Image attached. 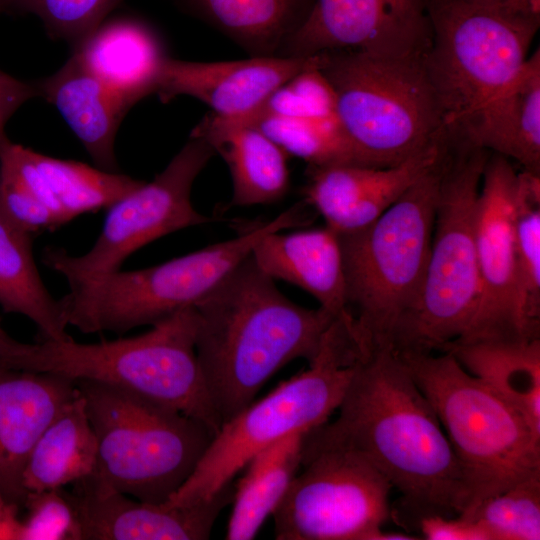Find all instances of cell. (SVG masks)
<instances>
[{
  "label": "cell",
  "instance_id": "6da1fadb",
  "mask_svg": "<svg viewBox=\"0 0 540 540\" xmlns=\"http://www.w3.org/2000/svg\"><path fill=\"white\" fill-rule=\"evenodd\" d=\"M332 423L322 438L370 460L415 518L457 516L471 505L462 466L432 405L392 346L361 351Z\"/></svg>",
  "mask_w": 540,
  "mask_h": 540
},
{
  "label": "cell",
  "instance_id": "7a4b0ae2",
  "mask_svg": "<svg viewBox=\"0 0 540 540\" xmlns=\"http://www.w3.org/2000/svg\"><path fill=\"white\" fill-rule=\"evenodd\" d=\"M196 355L221 425L297 358L310 363L335 317L288 299L251 254L196 306Z\"/></svg>",
  "mask_w": 540,
  "mask_h": 540
},
{
  "label": "cell",
  "instance_id": "3957f363",
  "mask_svg": "<svg viewBox=\"0 0 540 540\" xmlns=\"http://www.w3.org/2000/svg\"><path fill=\"white\" fill-rule=\"evenodd\" d=\"M198 316L183 309L133 337L80 343L45 339L22 342L10 368L117 387L202 423L213 434L221 421L196 355Z\"/></svg>",
  "mask_w": 540,
  "mask_h": 540
},
{
  "label": "cell",
  "instance_id": "277c9868",
  "mask_svg": "<svg viewBox=\"0 0 540 540\" xmlns=\"http://www.w3.org/2000/svg\"><path fill=\"white\" fill-rule=\"evenodd\" d=\"M442 156L376 220L337 233L347 311L363 351L392 346L417 301L430 253Z\"/></svg>",
  "mask_w": 540,
  "mask_h": 540
},
{
  "label": "cell",
  "instance_id": "5b68a950",
  "mask_svg": "<svg viewBox=\"0 0 540 540\" xmlns=\"http://www.w3.org/2000/svg\"><path fill=\"white\" fill-rule=\"evenodd\" d=\"M310 222L298 203L275 218L250 224L235 238L209 245L147 268L118 269L101 275L67 279L69 292L60 302L65 324L82 333H126L195 307L255 245L272 232Z\"/></svg>",
  "mask_w": 540,
  "mask_h": 540
},
{
  "label": "cell",
  "instance_id": "8992f818",
  "mask_svg": "<svg viewBox=\"0 0 540 540\" xmlns=\"http://www.w3.org/2000/svg\"><path fill=\"white\" fill-rule=\"evenodd\" d=\"M315 55L359 165L394 166L446 138L423 52L392 56L344 49Z\"/></svg>",
  "mask_w": 540,
  "mask_h": 540
},
{
  "label": "cell",
  "instance_id": "52a82bcc",
  "mask_svg": "<svg viewBox=\"0 0 540 540\" xmlns=\"http://www.w3.org/2000/svg\"><path fill=\"white\" fill-rule=\"evenodd\" d=\"M348 323L344 317L335 318L307 370L224 422L193 472L166 503L210 501L259 451L291 433L326 423L338 409L360 355Z\"/></svg>",
  "mask_w": 540,
  "mask_h": 540
},
{
  "label": "cell",
  "instance_id": "ba28073f",
  "mask_svg": "<svg viewBox=\"0 0 540 540\" xmlns=\"http://www.w3.org/2000/svg\"><path fill=\"white\" fill-rule=\"evenodd\" d=\"M489 154L464 141H446L429 258L417 301L393 338L398 352H439L473 317L479 297L477 207Z\"/></svg>",
  "mask_w": 540,
  "mask_h": 540
},
{
  "label": "cell",
  "instance_id": "9c48e42d",
  "mask_svg": "<svg viewBox=\"0 0 540 540\" xmlns=\"http://www.w3.org/2000/svg\"><path fill=\"white\" fill-rule=\"evenodd\" d=\"M398 353L435 410L462 466L471 493L465 512L540 475V436L516 408L449 352Z\"/></svg>",
  "mask_w": 540,
  "mask_h": 540
},
{
  "label": "cell",
  "instance_id": "30bf717a",
  "mask_svg": "<svg viewBox=\"0 0 540 540\" xmlns=\"http://www.w3.org/2000/svg\"><path fill=\"white\" fill-rule=\"evenodd\" d=\"M76 383L97 440L90 476L135 499L167 502L193 472L213 434L195 419L140 395Z\"/></svg>",
  "mask_w": 540,
  "mask_h": 540
},
{
  "label": "cell",
  "instance_id": "8fae6325",
  "mask_svg": "<svg viewBox=\"0 0 540 540\" xmlns=\"http://www.w3.org/2000/svg\"><path fill=\"white\" fill-rule=\"evenodd\" d=\"M423 62L446 135L466 141L485 109L519 73L540 19L457 0H428Z\"/></svg>",
  "mask_w": 540,
  "mask_h": 540
},
{
  "label": "cell",
  "instance_id": "7c38bea8",
  "mask_svg": "<svg viewBox=\"0 0 540 540\" xmlns=\"http://www.w3.org/2000/svg\"><path fill=\"white\" fill-rule=\"evenodd\" d=\"M392 484L361 453L306 432L301 466L272 513L278 540H415L383 531Z\"/></svg>",
  "mask_w": 540,
  "mask_h": 540
},
{
  "label": "cell",
  "instance_id": "4fadbf2b",
  "mask_svg": "<svg viewBox=\"0 0 540 540\" xmlns=\"http://www.w3.org/2000/svg\"><path fill=\"white\" fill-rule=\"evenodd\" d=\"M215 155L200 137L190 136L168 165L108 208L102 230L86 253L71 255L49 247L43 262L66 280L92 277L121 268L136 250L172 232L208 223L195 209L191 191L200 172Z\"/></svg>",
  "mask_w": 540,
  "mask_h": 540
},
{
  "label": "cell",
  "instance_id": "5bb4252c",
  "mask_svg": "<svg viewBox=\"0 0 540 540\" xmlns=\"http://www.w3.org/2000/svg\"><path fill=\"white\" fill-rule=\"evenodd\" d=\"M141 183L119 172L43 155L11 141L0 150V209L30 234L108 209Z\"/></svg>",
  "mask_w": 540,
  "mask_h": 540
},
{
  "label": "cell",
  "instance_id": "9a60e30c",
  "mask_svg": "<svg viewBox=\"0 0 540 540\" xmlns=\"http://www.w3.org/2000/svg\"><path fill=\"white\" fill-rule=\"evenodd\" d=\"M517 188L518 172L510 160L490 152L477 207L478 303L468 327L453 342L534 339L522 322L517 300Z\"/></svg>",
  "mask_w": 540,
  "mask_h": 540
},
{
  "label": "cell",
  "instance_id": "2e32d148",
  "mask_svg": "<svg viewBox=\"0 0 540 540\" xmlns=\"http://www.w3.org/2000/svg\"><path fill=\"white\" fill-rule=\"evenodd\" d=\"M430 33L428 0H316L279 56L344 49L409 55L424 52Z\"/></svg>",
  "mask_w": 540,
  "mask_h": 540
},
{
  "label": "cell",
  "instance_id": "e0dca14e",
  "mask_svg": "<svg viewBox=\"0 0 540 540\" xmlns=\"http://www.w3.org/2000/svg\"><path fill=\"white\" fill-rule=\"evenodd\" d=\"M70 491L83 540H204L230 503V484L210 501L191 505L151 503L113 490L88 476Z\"/></svg>",
  "mask_w": 540,
  "mask_h": 540
},
{
  "label": "cell",
  "instance_id": "ac0fdd59",
  "mask_svg": "<svg viewBox=\"0 0 540 540\" xmlns=\"http://www.w3.org/2000/svg\"><path fill=\"white\" fill-rule=\"evenodd\" d=\"M446 139L400 164L308 166L304 202L336 233L361 229L383 214L440 159Z\"/></svg>",
  "mask_w": 540,
  "mask_h": 540
},
{
  "label": "cell",
  "instance_id": "d6986e66",
  "mask_svg": "<svg viewBox=\"0 0 540 540\" xmlns=\"http://www.w3.org/2000/svg\"><path fill=\"white\" fill-rule=\"evenodd\" d=\"M315 62V55L221 62H194L168 56L155 94L164 103L178 96H190L208 105L217 116L235 118L256 110L273 91Z\"/></svg>",
  "mask_w": 540,
  "mask_h": 540
},
{
  "label": "cell",
  "instance_id": "ffe728a7",
  "mask_svg": "<svg viewBox=\"0 0 540 540\" xmlns=\"http://www.w3.org/2000/svg\"><path fill=\"white\" fill-rule=\"evenodd\" d=\"M76 381L0 364V496L24 506L22 475L40 435L77 394Z\"/></svg>",
  "mask_w": 540,
  "mask_h": 540
},
{
  "label": "cell",
  "instance_id": "44dd1931",
  "mask_svg": "<svg viewBox=\"0 0 540 540\" xmlns=\"http://www.w3.org/2000/svg\"><path fill=\"white\" fill-rule=\"evenodd\" d=\"M272 232L251 256L272 279L294 284L311 294L320 307L342 317L348 314L346 284L338 234L326 225L289 233Z\"/></svg>",
  "mask_w": 540,
  "mask_h": 540
},
{
  "label": "cell",
  "instance_id": "7402d4cb",
  "mask_svg": "<svg viewBox=\"0 0 540 540\" xmlns=\"http://www.w3.org/2000/svg\"><path fill=\"white\" fill-rule=\"evenodd\" d=\"M73 49L80 64L131 107L155 93L168 57L152 28L128 18L104 21Z\"/></svg>",
  "mask_w": 540,
  "mask_h": 540
},
{
  "label": "cell",
  "instance_id": "603a6c76",
  "mask_svg": "<svg viewBox=\"0 0 540 540\" xmlns=\"http://www.w3.org/2000/svg\"><path fill=\"white\" fill-rule=\"evenodd\" d=\"M190 136L207 141L227 164L233 183L231 206L269 204L287 193L289 155L257 127L209 113Z\"/></svg>",
  "mask_w": 540,
  "mask_h": 540
},
{
  "label": "cell",
  "instance_id": "cb8c5ba5",
  "mask_svg": "<svg viewBox=\"0 0 540 540\" xmlns=\"http://www.w3.org/2000/svg\"><path fill=\"white\" fill-rule=\"evenodd\" d=\"M36 83L40 97L58 109L96 167L118 172L115 138L131 106L74 55L56 73Z\"/></svg>",
  "mask_w": 540,
  "mask_h": 540
},
{
  "label": "cell",
  "instance_id": "d4e9b609",
  "mask_svg": "<svg viewBox=\"0 0 540 540\" xmlns=\"http://www.w3.org/2000/svg\"><path fill=\"white\" fill-rule=\"evenodd\" d=\"M464 142L540 173V53L535 51L485 109Z\"/></svg>",
  "mask_w": 540,
  "mask_h": 540
},
{
  "label": "cell",
  "instance_id": "484cf974",
  "mask_svg": "<svg viewBox=\"0 0 540 540\" xmlns=\"http://www.w3.org/2000/svg\"><path fill=\"white\" fill-rule=\"evenodd\" d=\"M250 57L279 56L310 16L316 0H174Z\"/></svg>",
  "mask_w": 540,
  "mask_h": 540
},
{
  "label": "cell",
  "instance_id": "4316f807",
  "mask_svg": "<svg viewBox=\"0 0 540 540\" xmlns=\"http://www.w3.org/2000/svg\"><path fill=\"white\" fill-rule=\"evenodd\" d=\"M441 351L516 408L540 436L539 338L455 341Z\"/></svg>",
  "mask_w": 540,
  "mask_h": 540
},
{
  "label": "cell",
  "instance_id": "83f0119b",
  "mask_svg": "<svg viewBox=\"0 0 540 540\" xmlns=\"http://www.w3.org/2000/svg\"><path fill=\"white\" fill-rule=\"evenodd\" d=\"M96 461L97 440L78 388L29 455L22 475L26 497L29 493L65 488L90 476Z\"/></svg>",
  "mask_w": 540,
  "mask_h": 540
},
{
  "label": "cell",
  "instance_id": "f1b7e54d",
  "mask_svg": "<svg viewBox=\"0 0 540 540\" xmlns=\"http://www.w3.org/2000/svg\"><path fill=\"white\" fill-rule=\"evenodd\" d=\"M306 432L281 438L255 454L243 468L234 487L227 540L255 538L272 515L300 469Z\"/></svg>",
  "mask_w": 540,
  "mask_h": 540
},
{
  "label": "cell",
  "instance_id": "f546056e",
  "mask_svg": "<svg viewBox=\"0 0 540 540\" xmlns=\"http://www.w3.org/2000/svg\"><path fill=\"white\" fill-rule=\"evenodd\" d=\"M0 307L20 314L39 329L42 339L65 340L59 300L46 288L32 252V234L0 209Z\"/></svg>",
  "mask_w": 540,
  "mask_h": 540
},
{
  "label": "cell",
  "instance_id": "4dcf8cb0",
  "mask_svg": "<svg viewBox=\"0 0 540 540\" xmlns=\"http://www.w3.org/2000/svg\"><path fill=\"white\" fill-rule=\"evenodd\" d=\"M515 271L519 313L531 337L540 322V173L518 172Z\"/></svg>",
  "mask_w": 540,
  "mask_h": 540
},
{
  "label": "cell",
  "instance_id": "1f68e13d",
  "mask_svg": "<svg viewBox=\"0 0 540 540\" xmlns=\"http://www.w3.org/2000/svg\"><path fill=\"white\" fill-rule=\"evenodd\" d=\"M235 118L257 127L289 156L303 159L308 166L359 165L337 117L306 119L251 112Z\"/></svg>",
  "mask_w": 540,
  "mask_h": 540
},
{
  "label": "cell",
  "instance_id": "d6a6232c",
  "mask_svg": "<svg viewBox=\"0 0 540 540\" xmlns=\"http://www.w3.org/2000/svg\"><path fill=\"white\" fill-rule=\"evenodd\" d=\"M460 515L481 526L489 540H539L540 475L487 497Z\"/></svg>",
  "mask_w": 540,
  "mask_h": 540
},
{
  "label": "cell",
  "instance_id": "836d02e7",
  "mask_svg": "<svg viewBox=\"0 0 540 540\" xmlns=\"http://www.w3.org/2000/svg\"><path fill=\"white\" fill-rule=\"evenodd\" d=\"M123 0H12L14 12L32 13L48 35L79 45Z\"/></svg>",
  "mask_w": 540,
  "mask_h": 540
},
{
  "label": "cell",
  "instance_id": "e575fe53",
  "mask_svg": "<svg viewBox=\"0 0 540 540\" xmlns=\"http://www.w3.org/2000/svg\"><path fill=\"white\" fill-rule=\"evenodd\" d=\"M253 112L289 118L337 117L335 94L317 67V56L312 66L300 71L278 87Z\"/></svg>",
  "mask_w": 540,
  "mask_h": 540
},
{
  "label": "cell",
  "instance_id": "d590c367",
  "mask_svg": "<svg viewBox=\"0 0 540 540\" xmlns=\"http://www.w3.org/2000/svg\"><path fill=\"white\" fill-rule=\"evenodd\" d=\"M19 540H83L77 507L65 488L27 494Z\"/></svg>",
  "mask_w": 540,
  "mask_h": 540
},
{
  "label": "cell",
  "instance_id": "8d00e7d4",
  "mask_svg": "<svg viewBox=\"0 0 540 540\" xmlns=\"http://www.w3.org/2000/svg\"><path fill=\"white\" fill-rule=\"evenodd\" d=\"M422 538L427 540H489L476 522L463 515H423L416 518Z\"/></svg>",
  "mask_w": 540,
  "mask_h": 540
},
{
  "label": "cell",
  "instance_id": "74e56055",
  "mask_svg": "<svg viewBox=\"0 0 540 540\" xmlns=\"http://www.w3.org/2000/svg\"><path fill=\"white\" fill-rule=\"evenodd\" d=\"M40 97L36 82L22 81L0 70V150L10 140L5 126L11 116L27 101Z\"/></svg>",
  "mask_w": 540,
  "mask_h": 540
},
{
  "label": "cell",
  "instance_id": "f35d334b",
  "mask_svg": "<svg viewBox=\"0 0 540 540\" xmlns=\"http://www.w3.org/2000/svg\"><path fill=\"white\" fill-rule=\"evenodd\" d=\"M502 13L540 19V0H457Z\"/></svg>",
  "mask_w": 540,
  "mask_h": 540
},
{
  "label": "cell",
  "instance_id": "ab89813d",
  "mask_svg": "<svg viewBox=\"0 0 540 540\" xmlns=\"http://www.w3.org/2000/svg\"><path fill=\"white\" fill-rule=\"evenodd\" d=\"M19 508L0 496V540H19L21 519Z\"/></svg>",
  "mask_w": 540,
  "mask_h": 540
},
{
  "label": "cell",
  "instance_id": "60d3db41",
  "mask_svg": "<svg viewBox=\"0 0 540 540\" xmlns=\"http://www.w3.org/2000/svg\"><path fill=\"white\" fill-rule=\"evenodd\" d=\"M20 342L4 330L0 319V364L7 365L11 361Z\"/></svg>",
  "mask_w": 540,
  "mask_h": 540
},
{
  "label": "cell",
  "instance_id": "b9f144b4",
  "mask_svg": "<svg viewBox=\"0 0 540 540\" xmlns=\"http://www.w3.org/2000/svg\"><path fill=\"white\" fill-rule=\"evenodd\" d=\"M0 13H14L12 0H0Z\"/></svg>",
  "mask_w": 540,
  "mask_h": 540
}]
</instances>
